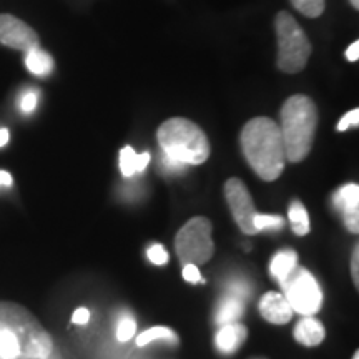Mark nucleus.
I'll use <instances>...</instances> for the list:
<instances>
[{
	"label": "nucleus",
	"instance_id": "nucleus-1",
	"mask_svg": "<svg viewBox=\"0 0 359 359\" xmlns=\"http://www.w3.org/2000/svg\"><path fill=\"white\" fill-rule=\"evenodd\" d=\"M243 155L255 173L264 182L280 178L285 170L286 154L283 135L275 120L268 116L251 118L241 132Z\"/></svg>",
	"mask_w": 359,
	"mask_h": 359
},
{
	"label": "nucleus",
	"instance_id": "nucleus-2",
	"mask_svg": "<svg viewBox=\"0 0 359 359\" xmlns=\"http://www.w3.org/2000/svg\"><path fill=\"white\" fill-rule=\"evenodd\" d=\"M280 118L286 160L291 163L303 161L311 151L316 133V105L306 95H293L283 105Z\"/></svg>",
	"mask_w": 359,
	"mask_h": 359
},
{
	"label": "nucleus",
	"instance_id": "nucleus-3",
	"mask_svg": "<svg viewBox=\"0 0 359 359\" xmlns=\"http://www.w3.org/2000/svg\"><path fill=\"white\" fill-rule=\"evenodd\" d=\"M161 154L183 165H201L210 156V142L198 125L187 118H170L156 132Z\"/></svg>",
	"mask_w": 359,
	"mask_h": 359
},
{
	"label": "nucleus",
	"instance_id": "nucleus-4",
	"mask_svg": "<svg viewBox=\"0 0 359 359\" xmlns=\"http://www.w3.org/2000/svg\"><path fill=\"white\" fill-rule=\"evenodd\" d=\"M0 330L17 339L20 353L29 359H47L52 354L50 334L29 309L17 303L0 302Z\"/></svg>",
	"mask_w": 359,
	"mask_h": 359
},
{
	"label": "nucleus",
	"instance_id": "nucleus-5",
	"mask_svg": "<svg viewBox=\"0 0 359 359\" xmlns=\"http://www.w3.org/2000/svg\"><path fill=\"white\" fill-rule=\"evenodd\" d=\"M278 39V69L285 74H298L308 64L311 55V43L294 17L280 12L275 20Z\"/></svg>",
	"mask_w": 359,
	"mask_h": 359
},
{
	"label": "nucleus",
	"instance_id": "nucleus-6",
	"mask_svg": "<svg viewBox=\"0 0 359 359\" xmlns=\"http://www.w3.org/2000/svg\"><path fill=\"white\" fill-rule=\"evenodd\" d=\"M175 248L183 264H203L215 253L212 240V223L205 217H195L185 223L175 240Z\"/></svg>",
	"mask_w": 359,
	"mask_h": 359
},
{
	"label": "nucleus",
	"instance_id": "nucleus-7",
	"mask_svg": "<svg viewBox=\"0 0 359 359\" xmlns=\"http://www.w3.org/2000/svg\"><path fill=\"white\" fill-rule=\"evenodd\" d=\"M283 296L293 309L303 316H314L323 304V293L318 281L308 269L296 266L293 273L280 283Z\"/></svg>",
	"mask_w": 359,
	"mask_h": 359
},
{
	"label": "nucleus",
	"instance_id": "nucleus-8",
	"mask_svg": "<svg viewBox=\"0 0 359 359\" xmlns=\"http://www.w3.org/2000/svg\"><path fill=\"white\" fill-rule=\"evenodd\" d=\"M224 196H226L228 206H230L233 218H235L240 230L245 235H257L258 231L255 228V217L258 212L245 183L238 178L228 180L224 183Z\"/></svg>",
	"mask_w": 359,
	"mask_h": 359
},
{
	"label": "nucleus",
	"instance_id": "nucleus-9",
	"mask_svg": "<svg viewBox=\"0 0 359 359\" xmlns=\"http://www.w3.org/2000/svg\"><path fill=\"white\" fill-rule=\"evenodd\" d=\"M0 43L13 50L30 52L40 48V39L30 25L11 13H0Z\"/></svg>",
	"mask_w": 359,
	"mask_h": 359
},
{
	"label": "nucleus",
	"instance_id": "nucleus-10",
	"mask_svg": "<svg viewBox=\"0 0 359 359\" xmlns=\"http://www.w3.org/2000/svg\"><path fill=\"white\" fill-rule=\"evenodd\" d=\"M334 206L341 210L346 228L351 233L359 231V187L356 183H348L341 187L333 196Z\"/></svg>",
	"mask_w": 359,
	"mask_h": 359
},
{
	"label": "nucleus",
	"instance_id": "nucleus-11",
	"mask_svg": "<svg viewBox=\"0 0 359 359\" xmlns=\"http://www.w3.org/2000/svg\"><path fill=\"white\" fill-rule=\"evenodd\" d=\"M259 313L264 320L273 325H286L293 318V309L285 299V296L276 291H268L259 302Z\"/></svg>",
	"mask_w": 359,
	"mask_h": 359
},
{
	"label": "nucleus",
	"instance_id": "nucleus-12",
	"mask_svg": "<svg viewBox=\"0 0 359 359\" xmlns=\"http://www.w3.org/2000/svg\"><path fill=\"white\" fill-rule=\"evenodd\" d=\"M248 336V331L243 325L240 323H231V325H224L219 327L217 333V338H215V343H217V348L219 353L223 354H233L238 351V348L243 344V341Z\"/></svg>",
	"mask_w": 359,
	"mask_h": 359
},
{
	"label": "nucleus",
	"instance_id": "nucleus-13",
	"mask_svg": "<svg viewBox=\"0 0 359 359\" xmlns=\"http://www.w3.org/2000/svg\"><path fill=\"white\" fill-rule=\"evenodd\" d=\"M325 334V326L314 316H304L294 327V339L304 346H318Z\"/></svg>",
	"mask_w": 359,
	"mask_h": 359
},
{
	"label": "nucleus",
	"instance_id": "nucleus-14",
	"mask_svg": "<svg viewBox=\"0 0 359 359\" xmlns=\"http://www.w3.org/2000/svg\"><path fill=\"white\" fill-rule=\"evenodd\" d=\"M296 266H298V255L293 250H281L269 263V273L276 278L278 283H281L293 273Z\"/></svg>",
	"mask_w": 359,
	"mask_h": 359
},
{
	"label": "nucleus",
	"instance_id": "nucleus-15",
	"mask_svg": "<svg viewBox=\"0 0 359 359\" xmlns=\"http://www.w3.org/2000/svg\"><path fill=\"white\" fill-rule=\"evenodd\" d=\"M241 316H243V299L238 298V296L228 294L219 303L215 321H217L218 326H224L231 325V323H238Z\"/></svg>",
	"mask_w": 359,
	"mask_h": 359
},
{
	"label": "nucleus",
	"instance_id": "nucleus-16",
	"mask_svg": "<svg viewBox=\"0 0 359 359\" xmlns=\"http://www.w3.org/2000/svg\"><path fill=\"white\" fill-rule=\"evenodd\" d=\"M25 65L30 74L37 75V77H47L53 70V65L55 64H53L50 53L42 50V48H35V50L27 52Z\"/></svg>",
	"mask_w": 359,
	"mask_h": 359
},
{
	"label": "nucleus",
	"instance_id": "nucleus-17",
	"mask_svg": "<svg viewBox=\"0 0 359 359\" xmlns=\"http://www.w3.org/2000/svg\"><path fill=\"white\" fill-rule=\"evenodd\" d=\"M288 218L291 230H293L298 236H304L309 233V217L306 208L299 200H294L293 203L290 205L288 210Z\"/></svg>",
	"mask_w": 359,
	"mask_h": 359
},
{
	"label": "nucleus",
	"instance_id": "nucleus-18",
	"mask_svg": "<svg viewBox=\"0 0 359 359\" xmlns=\"http://www.w3.org/2000/svg\"><path fill=\"white\" fill-rule=\"evenodd\" d=\"M155 339H170L175 344L178 343L177 334H175L170 327L156 326V327H150V330L143 331V333L137 338V344L138 346H147L148 343H151V341Z\"/></svg>",
	"mask_w": 359,
	"mask_h": 359
},
{
	"label": "nucleus",
	"instance_id": "nucleus-19",
	"mask_svg": "<svg viewBox=\"0 0 359 359\" xmlns=\"http://www.w3.org/2000/svg\"><path fill=\"white\" fill-rule=\"evenodd\" d=\"M120 170H122L125 178H130L135 173H138V155L135 154L132 147H125L120 151Z\"/></svg>",
	"mask_w": 359,
	"mask_h": 359
},
{
	"label": "nucleus",
	"instance_id": "nucleus-20",
	"mask_svg": "<svg viewBox=\"0 0 359 359\" xmlns=\"http://www.w3.org/2000/svg\"><path fill=\"white\" fill-rule=\"evenodd\" d=\"M293 7L304 17L316 19L325 12V0H291Z\"/></svg>",
	"mask_w": 359,
	"mask_h": 359
},
{
	"label": "nucleus",
	"instance_id": "nucleus-21",
	"mask_svg": "<svg viewBox=\"0 0 359 359\" xmlns=\"http://www.w3.org/2000/svg\"><path fill=\"white\" fill-rule=\"evenodd\" d=\"M285 226V218L280 217V215H257L255 217V228L257 231H278Z\"/></svg>",
	"mask_w": 359,
	"mask_h": 359
},
{
	"label": "nucleus",
	"instance_id": "nucleus-22",
	"mask_svg": "<svg viewBox=\"0 0 359 359\" xmlns=\"http://www.w3.org/2000/svg\"><path fill=\"white\" fill-rule=\"evenodd\" d=\"M135 331H137V323H135L133 318H123L116 326V339L125 343V341L133 338Z\"/></svg>",
	"mask_w": 359,
	"mask_h": 359
},
{
	"label": "nucleus",
	"instance_id": "nucleus-23",
	"mask_svg": "<svg viewBox=\"0 0 359 359\" xmlns=\"http://www.w3.org/2000/svg\"><path fill=\"white\" fill-rule=\"evenodd\" d=\"M148 259H150L154 264H158V266H161V264H167L168 263L167 250H165L161 245L150 246V248H148Z\"/></svg>",
	"mask_w": 359,
	"mask_h": 359
},
{
	"label": "nucleus",
	"instance_id": "nucleus-24",
	"mask_svg": "<svg viewBox=\"0 0 359 359\" xmlns=\"http://www.w3.org/2000/svg\"><path fill=\"white\" fill-rule=\"evenodd\" d=\"M37 102H39L37 93H35V90H30V92L24 93L20 98V110L24 111V114H32L35 107H37Z\"/></svg>",
	"mask_w": 359,
	"mask_h": 359
},
{
	"label": "nucleus",
	"instance_id": "nucleus-25",
	"mask_svg": "<svg viewBox=\"0 0 359 359\" xmlns=\"http://www.w3.org/2000/svg\"><path fill=\"white\" fill-rule=\"evenodd\" d=\"M358 125H359V110L354 109L351 111H348V114L339 120L338 132H346L349 127H358Z\"/></svg>",
	"mask_w": 359,
	"mask_h": 359
},
{
	"label": "nucleus",
	"instance_id": "nucleus-26",
	"mask_svg": "<svg viewBox=\"0 0 359 359\" xmlns=\"http://www.w3.org/2000/svg\"><path fill=\"white\" fill-rule=\"evenodd\" d=\"M160 163L167 173H182V172H185V168H187V165H183L177 160L170 158V156H167L165 154H161Z\"/></svg>",
	"mask_w": 359,
	"mask_h": 359
},
{
	"label": "nucleus",
	"instance_id": "nucleus-27",
	"mask_svg": "<svg viewBox=\"0 0 359 359\" xmlns=\"http://www.w3.org/2000/svg\"><path fill=\"white\" fill-rule=\"evenodd\" d=\"M183 278L188 283H203L200 276V271H198V266H195V264H183Z\"/></svg>",
	"mask_w": 359,
	"mask_h": 359
},
{
	"label": "nucleus",
	"instance_id": "nucleus-28",
	"mask_svg": "<svg viewBox=\"0 0 359 359\" xmlns=\"http://www.w3.org/2000/svg\"><path fill=\"white\" fill-rule=\"evenodd\" d=\"M90 320V311L87 308H79L77 311L72 314V321L75 323V325H87Z\"/></svg>",
	"mask_w": 359,
	"mask_h": 359
},
{
	"label": "nucleus",
	"instance_id": "nucleus-29",
	"mask_svg": "<svg viewBox=\"0 0 359 359\" xmlns=\"http://www.w3.org/2000/svg\"><path fill=\"white\" fill-rule=\"evenodd\" d=\"M359 248L358 245L354 246L353 250V262H351V275H353V280H354V285H359Z\"/></svg>",
	"mask_w": 359,
	"mask_h": 359
},
{
	"label": "nucleus",
	"instance_id": "nucleus-30",
	"mask_svg": "<svg viewBox=\"0 0 359 359\" xmlns=\"http://www.w3.org/2000/svg\"><path fill=\"white\" fill-rule=\"evenodd\" d=\"M346 58L349 62H358L359 60V42H358V40H356V42H353L348 47Z\"/></svg>",
	"mask_w": 359,
	"mask_h": 359
},
{
	"label": "nucleus",
	"instance_id": "nucleus-31",
	"mask_svg": "<svg viewBox=\"0 0 359 359\" xmlns=\"http://www.w3.org/2000/svg\"><path fill=\"white\" fill-rule=\"evenodd\" d=\"M148 163H150V154L138 155V173L143 172V170L147 168Z\"/></svg>",
	"mask_w": 359,
	"mask_h": 359
},
{
	"label": "nucleus",
	"instance_id": "nucleus-32",
	"mask_svg": "<svg viewBox=\"0 0 359 359\" xmlns=\"http://www.w3.org/2000/svg\"><path fill=\"white\" fill-rule=\"evenodd\" d=\"M12 185V177L11 173L6 170H0V187H11Z\"/></svg>",
	"mask_w": 359,
	"mask_h": 359
},
{
	"label": "nucleus",
	"instance_id": "nucleus-33",
	"mask_svg": "<svg viewBox=\"0 0 359 359\" xmlns=\"http://www.w3.org/2000/svg\"><path fill=\"white\" fill-rule=\"evenodd\" d=\"M8 138H11V135H8V130L7 128H0V147L7 145Z\"/></svg>",
	"mask_w": 359,
	"mask_h": 359
},
{
	"label": "nucleus",
	"instance_id": "nucleus-34",
	"mask_svg": "<svg viewBox=\"0 0 359 359\" xmlns=\"http://www.w3.org/2000/svg\"><path fill=\"white\" fill-rule=\"evenodd\" d=\"M349 2H351V6L354 8H359V0H349Z\"/></svg>",
	"mask_w": 359,
	"mask_h": 359
},
{
	"label": "nucleus",
	"instance_id": "nucleus-35",
	"mask_svg": "<svg viewBox=\"0 0 359 359\" xmlns=\"http://www.w3.org/2000/svg\"><path fill=\"white\" fill-rule=\"evenodd\" d=\"M0 359H29V358H6V356H2V354H0Z\"/></svg>",
	"mask_w": 359,
	"mask_h": 359
},
{
	"label": "nucleus",
	"instance_id": "nucleus-36",
	"mask_svg": "<svg viewBox=\"0 0 359 359\" xmlns=\"http://www.w3.org/2000/svg\"><path fill=\"white\" fill-rule=\"evenodd\" d=\"M353 359H359V354L354 353V358H353Z\"/></svg>",
	"mask_w": 359,
	"mask_h": 359
}]
</instances>
